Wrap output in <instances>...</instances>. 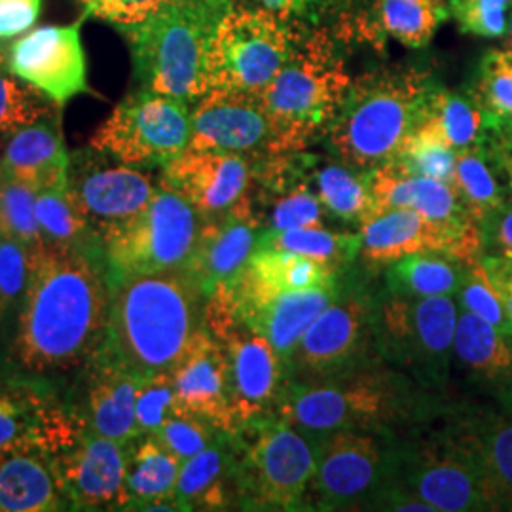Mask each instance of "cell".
<instances>
[{"instance_id":"9f6ffc18","label":"cell","mask_w":512,"mask_h":512,"mask_svg":"<svg viewBox=\"0 0 512 512\" xmlns=\"http://www.w3.org/2000/svg\"><path fill=\"white\" fill-rule=\"evenodd\" d=\"M482 262H484L486 272L494 283L495 291L499 294L505 311L512 321V260L482 256Z\"/></svg>"},{"instance_id":"ee69618b","label":"cell","mask_w":512,"mask_h":512,"mask_svg":"<svg viewBox=\"0 0 512 512\" xmlns=\"http://www.w3.org/2000/svg\"><path fill=\"white\" fill-rule=\"evenodd\" d=\"M35 249L0 236V332L12 329L33 274Z\"/></svg>"},{"instance_id":"7a4b0ae2","label":"cell","mask_w":512,"mask_h":512,"mask_svg":"<svg viewBox=\"0 0 512 512\" xmlns=\"http://www.w3.org/2000/svg\"><path fill=\"white\" fill-rule=\"evenodd\" d=\"M110 289L105 346L143 376L173 370L205 329L207 296L186 266L129 275Z\"/></svg>"},{"instance_id":"8d00e7d4","label":"cell","mask_w":512,"mask_h":512,"mask_svg":"<svg viewBox=\"0 0 512 512\" xmlns=\"http://www.w3.org/2000/svg\"><path fill=\"white\" fill-rule=\"evenodd\" d=\"M37 219L44 245L103 256L101 239L74 205L67 186L37 192Z\"/></svg>"},{"instance_id":"6f0895ef","label":"cell","mask_w":512,"mask_h":512,"mask_svg":"<svg viewBox=\"0 0 512 512\" xmlns=\"http://www.w3.org/2000/svg\"><path fill=\"white\" fill-rule=\"evenodd\" d=\"M258 8L274 12L279 18L289 19L296 14H304L313 6H319L323 0H255Z\"/></svg>"},{"instance_id":"7402d4cb","label":"cell","mask_w":512,"mask_h":512,"mask_svg":"<svg viewBox=\"0 0 512 512\" xmlns=\"http://www.w3.org/2000/svg\"><path fill=\"white\" fill-rule=\"evenodd\" d=\"M359 253L378 266L416 253H440L473 266L482 258V243L461 238L412 209H389L361 224Z\"/></svg>"},{"instance_id":"ab89813d","label":"cell","mask_w":512,"mask_h":512,"mask_svg":"<svg viewBox=\"0 0 512 512\" xmlns=\"http://www.w3.org/2000/svg\"><path fill=\"white\" fill-rule=\"evenodd\" d=\"M423 118L456 150L482 145L490 133L488 120L473 95L433 90Z\"/></svg>"},{"instance_id":"ac0fdd59","label":"cell","mask_w":512,"mask_h":512,"mask_svg":"<svg viewBox=\"0 0 512 512\" xmlns=\"http://www.w3.org/2000/svg\"><path fill=\"white\" fill-rule=\"evenodd\" d=\"M84 416L29 380H0V450L33 448L59 456L86 433Z\"/></svg>"},{"instance_id":"94428289","label":"cell","mask_w":512,"mask_h":512,"mask_svg":"<svg viewBox=\"0 0 512 512\" xmlns=\"http://www.w3.org/2000/svg\"><path fill=\"white\" fill-rule=\"evenodd\" d=\"M8 48L10 44H6L4 38H0V71H6V63H8Z\"/></svg>"},{"instance_id":"9a60e30c","label":"cell","mask_w":512,"mask_h":512,"mask_svg":"<svg viewBox=\"0 0 512 512\" xmlns=\"http://www.w3.org/2000/svg\"><path fill=\"white\" fill-rule=\"evenodd\" d=\"M156 188L137 167L112 164L109 154L101 150L92 147L71 156L67 192L101 243L141 213Z\"/></svg>"},{"instance_id":"74e56055","label":"cell","mask_w":512,"mask_h":512,"mask_svg":"<svg viewBox=\"0 0 512 512\" xmlns=\"http://www.w3.org/2000/svg\"><path fill=\"white\" fill-rule=\"evenodd\" d=\"M315 194L325 209L338 219L363 224L374 211L370 173L348 164L327 162L313 171Z\"/></svg>"},{"instance_id":"d6986e66","label":"cell","mask_w":512,"mask_h":512,"mask_svg":"<svg viewBox=\"0 0 512 512\" xmlns=\"http://www.w3.org/2000/svg\"><path fill=\"white\" fill-rule=\"evenodd\" d=\"M131 444L86 431L73 448L55 456L71 509L116 511L128 507Z\"/></svg>"},{"instance_id":"6125c7cd","label":"cell","mask_w":512,"mask_h":512,"mask_svg":"<svg viewBox=\"0 0 512 512\" xmlns=\"http://www.w3.org/2000/svg\"><path fill=\"white\" fill-rule=\"evenodd\" d=\"M10 135L6 133H0V160H2V154H4V148H6V141H8Z\"/></svg>"},{"instance_id":"4dcf8cb0","label":"cell","mask_w":512,"mask_h":512,"mask_svg":"<svg viewBox=\"0 0 512 512\" xmlns=\"http://www.w3.org/2000/svg\"><path fill=\"white\" fill-rule=\"evenodd\" d=\"M183 461L154 435H145L131 448L128 465V509L181 511L173 492Z\"/></svg>"},{"instance_id":"ffe728a7","label":"cell","mask_w":512,"mask_h":512,"mask_svg":"<svg viewBox=\"0 0 512 512\" xmlns=\"http://www.w3.org/2000/svg\"><path fill=\"white\" fill-rule=\"evenodd\" d=\"M255 164L249 156L186 148L164 165L162 183L190 203L202 219L228 213L249 194Z\"/></svg>"},{"instance_id":"52a82bcc","label":"cell","mask_w":512,"mask_h":512,"mask_svg":"<svg viewBox=\"0 0 512 512\" xmlns=\"http://www.w3.org/2000/svg\"><path fill=\"white\" fill-rule=\"evenodd\" d=\"M243 427L249 439L238 444L239 492L262 509L298 511L315 475L319 439L279 416L249 421Z\"/></svg>"},{"instance_id":"83f0119b","label":"cell","mask_w":512,"mask_h":512,"mask_svg":"<svg viewBox=\"0 0 512 512\" xmlns=\"http://www.w3.org/2000/svg\"><path fill=\"white\" fill-rule=\"evenodd\" d=\"M71 156L65 147L59 110L31 126L14 131L0 160V169L37 192L65 188Z\"/></svg>"},{"instance_id":"484cf974","label":"cell","mask_w":512,"mask_h":512,"mask_svg":"<svg viewBox=\"0 0 512 512\" xmlns=\"http://www.w3.org/2000/svg\"><path fill=\"white\" fill-rule=\"evenodd\" d=\"M171 372L177 412L203 418L222 433H238L226 351L209 330L203 329L196 336Z\"/></svg>"},{"instance_id":"3957f363","label":"cell","mask_w":512,"mask_h":512,"mask_svg":"<svg viewBox=\"0 0 512 512\" xmlns=\"http://www.w3.org/2000/svg\"><path fill=\"white\" fill-rule=\"evenodd\" d=\"M232 0H169L150 18L120 27L141 90L196 103L209 92L207 55Z\"/></svg>"},{"instance_id":"e7e4bbea","label":"cell","mask_w":512,"mask_h":512,"mask_svg":"<svg viewBox=\"0 0 512 512\" xmlns=\"http://www.w3.org/2000/svg\"><path fill=\"white\" fill-rule=\"evenodd\" d=\"M494 128L512 129V120H509V122H501V124H497V126H494Z\"/></svg>"},{"instance_id":"8fae6325","label":"cell","mask_w":512,"mask_h":512,"mask_svg":"<svg viewBox=\"0 0 512 512\" xmlns=\"http://www.w3.org/2000/svg\"><path fill=\"white\" fill-rule=\"evenodd\" d=\"M393 486L425 501L435 512L499 511L482 459L463 429L416 450H397Z\"/></svg>"},{"instance_id":"f907efd6","label":"cell","mask_w":512,"mask_h":512,"mask_svg":"<svg viewBox=\"0 0 512 512\" xmlns=\"http://www.w3.org/2000/svg\"><path fill=\"white\" fill-rule=\"evenodd\" d=\"M177 412L173 372H154L143 378L137 395V427L139 435H154L167 418Z\"/></svg>"},{"instance_id":"ba28073f","label":"cell","mask_w":512,"mask_h":512,"mask_svg":"<svg viewBox=\"0 0 512 512\" xmlns=\"http://www.w3.org/2000/svg\"><path fill=\"white\" fill-rule=\"evenodd\" d=\"M458 317L452 296L389 294L374 306V344L382 359L410 370L421 384L440 385L454 359Z\"/></svg>"},{"instance_id":"b9f144b4","label":"cell","mask_w":512,"mask_h":512,"mask_svg":"<svg viewBox=\"0 0 512 512\" xmlns=\"http://www.w3.org/2000/svg\"><path fill=\"white\" fill-rule=\"evenodd\" d=\"M456 156L458 150L450 147L439 131L423 118L420 126L414 129V133L406 139L403 148L391 162H395L406 173L452 184Z\"/></svg>"},{"instance_id":"cb8c5ba5","label":"cell","mask_w":512,"mask_h":512,"mask_svg":"<svg viewBox=\"0 0 512 512\" xmlns=\"http://www.w3.org/2000/svg\"><path fill=\"white\" fill-rule=\"evenodd\" d=\"M374 211L370 217L389 209H412L461 238L482 243L480 222L469 213L454 184L406 173L395 162L370 171Z\"/></svg>"},{"instance_id":"f6af8a7d","label":"cell","mask_w":512,"mask_h":512,"mask_svg":"<svg viewBox=\"0 0 512 512\" xmlns=\"http://www.w3.org/2000/svg\"><path fill=\"white\" fill-rule=\"evenodd\" d=\"M473 97L484 112L490 129L512 120L511 50H494L484 55Z\"/></svg>"},{"instance_id":"8992f818","label":"cell","mask_w":512,"mask_h":512,"mask_svg":"<svg viewBox=\"0 0 512 512\" xmlns=\"http://www.w3.org/2000/svg\"><path fill=\"white\" fill-rule=\"evenodd\" d=\"M353 80L325 33H315L296 50L260 93L272 126L268 156L296 154L327 133Z\"/></svg>"},{"instance_id":"f35d334b","label":"cell","mask_w":512,"mask_h":512,"mask_svg":"<svg viewBox=\"0 0 512 512\" xmlns=\"http://www.w3.org/2000/svg\"><path fill=\"white\" fill-rule=\"evenodd\" d=\"M490 160V152L484 143L461 148L456 156L452 181L461 202L480 224L507 202V188L499 183Z\"/></svg>"},{"instance_id":"91938a15","label":"cell","mask_w":512,"mask_h":512,"mask_svg":"<svg viewBox=\"0 0 512 512\" xmlns=\"http://www.w3.org/2000/svg\"><path fill=\"white\" fill-rule=\"evenodd\" d=\"M488 148V147H486ZM488 152H490V156H492V160H494V164L503 171V175L507 177V194L511 196L512 200V160L511 158H505V156H499V154H494L490 148H488Z\"/></svg>"},{"instance_id":"11a10c76","label":"cell","mask_w":512,"mask_h":512,"mask_svg":"<svg viewBox=\"0 0 512 512\" xmlns=\"http://www.w3.org/2000/svg\"><path fill=\"white\" fill-rule=\"evenodd\" d=\"M42 0H0V38L12 40L35 27Z\"/></svg>"},{"instance_id":"60d3db41","label":"cell","mask_w":512,"mask_h":512,"mask_svg":"<svg viewBox=\"0 0 512 512\" xmlns=\"http://www.w3.org/2000/svg\"><path fill=\"white\" fill-rule=\"evenodd\" d=\"M361 234H338L325 226L315 228H293V230H264L258 238V247L293 251L327 264L340 272L353 256L359 253Z\"/></svg>"},{"instance_id":"836d02e7","label":"cell","mask_w":512,"mask_h":512,"mask_svg":"<svg viewBox=\"0 0 512 512\" xmlns=\"http://www.w3.org/2000/svg\"><path fill=\"white\" fill-rule=\"evenodd\" d=\"M236 476V454L230 452V435L183 461L173 497L181 511L222 509L228 503L226 480Z\"/></svg>"},{"instance_id":"d6a6232c","label":"cell","mask_w":512,"mask_h":512,"mask_svg":"<svg viewBox=\"0 0 512 512\" xmlns=\"http://www.w3.org/2000/svg\"><path fill=\"white\" fill-rule=\"evenodd\" d=\"M338 272L293 251L256 247L238 283L260 293H285L336 285Z\"/></svg>"},{"instance_id":"7bdbcfd3","label":"cell","mask_w":512,"mask_h":512,"mask_svg":"<svg viewBox=\"0 0 512 512\" xmlns=\"http://www.w3.org/2000/svg\"><path fill=\"white\" fill-rule=\"evenodd\" d=\"M0 236L38 249L44 245L37 219V190L0 169Z\"/></svg>"},{"instance_id":"f546056e","label":"cell","mask_w":512,"mask_h":512,"mask_svg":"<svg viewBox=\"0 0 512 512\" xmlns=\"http://www.w3.org/2000/svg\"><path fill=\"white\" fill-rule=\"evenodd\" d=\"M454 357L476 382L494 387L503 397L512 395V334L459 308Z\"/></svg>"},{"instance_id":"2e32d148","label":"cell","mask_w":512,"mask_h":512,"mask_svg":"<svg viewBox=\"0 0 512 512\" xmlns=\"http://www.w3.org/2000/svg\"><path fill=\"white\" fill-rule=\"evenodd\" d=\"M374 306L363 294L340 291L306 330L285 366L287 382H310L368 363Z\"/></svg>"},{"instance_id":"6da1fadb","label":"cell","mask_w":512,"mask_h":512,"mask_svg":"<svg viewBox=\"0 0 512 512\" xmlns=\"http://www.w3.org/2000/svg\"><path fill=\"white\" fill-rule=\"evenodd\" d=\"M109 274L103 256L42 245L19 308L12 351L31 374L90 361L107 340Z\"/></svg>"},{"instance_id":"be15d7a7","label":"cell","mask_w":512,"mask_h":512,"mask_svg":"<svg viewBox=\"0 0 512 512\" xmlns=\"http://www.w3.org/2000/svg\"><path fill=\"white\" fill-rule=\"evenodd\" d=\"M507 37H509V48H507V50H511L512 52V10L511 14H509V25H507Z\"/></svg>"},{"instance_id":"5bb4252c","label":"cell","mask_w":512,"mask_h":512,"mask_svg":"<svg viewBox=\"0 0 512 512\" xmlns=\"http://www.w3.org/2000/svg\"><path fill=\"white\" fill-rule=\"evenodd\" d=\"M190 103L139 90L110 112L95 131L92 147L133 167L169 164L190 147Z\"/></svg>"},{"instance_id":"f5cc1de1","label":"cell","mask_w":512,"mask_h":512,"mask_svg":"<svg viewBox=\"0 0 512 512\" xmlns=\"http://www.w3.org/2000/svg\"><path fill=\"white\" fill-rule=\"evenodd\" d=\"M84 14L120 27L137 25L156 14L169 0H78Z\"/></svg>"},{"instance_id":"1f68e13d","label":"cell","mask_w":512,"mask_h":512,"mask_svg":"<svg viewBox=\"0 0 512 512\" xmlns=\"http://www.w3.org/2000/svg\"><path fill=\"white\" fill-rule=\"evenodd\" d=\"M461 429L482 459L499 511H512V395L503 397L501 408L471 416Z\"/></svg>"},{"instance_id":"7c38bea8","label":"cell","mask_w":512,"mask_h":512,"mask_svg":"<svg viewBox=\"0 0 512 512\" xmlns=\"http://www.w3.org/2000/svg\"><path fill=\"white\" fill-rule=\"evenodd\" d=\"M397 446L382 431L342 429L319 440L310 488L321 511H376L395 482Z\"/></svg>"},{"instance_id":"681fc988","label":"cell","mask_w":512,"mask_h":512,"mask_svg":"<svg viewBox=\"0 0 512 512\" xmlns=\"http://www.w3.org/2000/svg\"><path fill=\"white\" fill-rule=\"evenodd\" d=\"M222 435L224 433L209 421L186 412H175L171 418L165 420L158 433H154V437L181 461L200 454L205 448L215 444Z\"/></svg>"},{"instance_id":"4316f807","label":"cell","mask_w":512,"mask_h":512,"mask_svg":"<svg viewBox=\"0 0 512 512\" xmlns=\"http://www.w3.org/2000/svg\"><path fill=\"white\" fill-rule=\"evenodd\" d=\"M88 363L92 376L84 416L86 429L124 444L141 439L137 395L145 376L124 365L105 344Z\"/></svg>"},{"instance_id":"816d5d0a","label":"cell","mask_w":512,"mask_h":512,"mask_svg":"<svg viewBox=\"0 0 512 512\" xmlns=\"http://www.w3.org/2000/svg\"><path fill=\"white\" fill-rule=\"evenodd\" d=\"M512 0H450V14L463 33L497 38L507 33Z\"/></svg>"},{"instance_id":"4fadbf2b","label":"cell","mask_w":512,"mask_h":512,"mask_svg":"<svg viewBox=\"0 0 512 512\" xmlns=\"http://www.w3.org/2000/svg\"><path fill=\"white\" fill-rule=\"evenodd\" d=\"M205 329L226 351L232 410L239 427L268 418L287 382L285 363L274 346L245 325L230 296L213 293L205 302Z\"/></svg>"},{"instance_id":"30bf717a","label":"cell","mask_w":512,"mask_h":512,"mask_svg":"<svg viewBox=\"0 0 512 512\" xmlns=\"http://www.w3.org/2000/svg\"><path fill=\"white\" fill-rule=\"evenodd\" d=\"M202 217L190 203L160 184L147 207L103 241L110 285L129 275L179 268L196 247Z\"/></svg>"},{"instance_id":"db71d44e","label":"cell","mask_w":512,"mask_h":512,"mask_svg":"<svg viewBox=\"0 0 512 512\" xmlns=\"http://www.w3.org/2000/svg\"><path fill=\"white\" fill-rule=\"evenodd\" d=\"M482 256L512 260V200L501 205L480 224Z\"/></svg>"},{"instance_id":"44dd1931","label":"cell","mask_w":512,"mask_h":512,"mask_svg":"<svg viewBox=\"0 0 512 512\" xmlns=\"http://www.w3.org/2000/svg\"><path fill=\"white\" fill-rule=\"evenodd\" d=\"M194 150L268 156L272 126L262 97L256 93L209 90L190 114Z\"/></svg>"},{"instance_id":"680465c9","label":"cell","mask_w":512,"mask_h":512,"mask_svg":"<svg viewBox=\"0 0 512 512\" xmlns=\"http://www.w3.org/2000/svg\"><path fill=\"white\" fill-rule=\"evenodd\" d=\"M486 143H490V150L499 156L512 160V129L492 128L488 133Z\"/></svg>"},{"instance_id":"bcb514c9","label":"cell","mask_w":512,"mask_h":512,"mask_svg":"<svg viewBox=\"0 0 512 512\" xmlns=\"http://www.w3.org/2000/svg\"><path fill=\"white\" fill-rule=\"evenodd\" d=\"M57 110L61 107L44 93L21 82L14 74L10 76L0 71V133L12 135L18 129L52 116Z\"/></svg>"},{"instance_id":"d590c367","label":"cell","mask_w":512,"mask_h":512,"mask_svg":"<svg viewBox=\"0 0 512 512\" xmlns=\"http://www.w3.org/2000/svg\"><path fill=\"white\" fill-rule=\"evenodd\" d=\"M444 0H372V27L406 48L427 46L446 19Z\"/></svg>"},{"instance_id":"d4e9b609","label":"cell","mask_w":512,"mask_h":512,"mask_svg":"<svg viewBox=\"0 0 512 512\" xmlns=\"http://www.w3.org/2000/svg\"><path fill=\"white\" fill-rule=\"evenodd\" d=\"M262 224L249 196L228 213L202 219L192 256L184 264L209 296L217 287L238 281L258 247Z\"/></svg>"},{"instance_id":"e0dca14e","label":"cell","mask_w":512,"mask_h":512,"mask_svg":"<svg viewBox=\"0 0 512 512\" xmlns=\"http://www.w3.org/2000/svg\"><path fill=\"white\" fill-rule=\"evenodd\" d=\"M86 14L69 25L33 27L8 48L6 71L29 84L57 107L78 95H93L88 84V61L82 46Z\"/></svg>"},{"instance_id":"9c48e42d","label":"cell","mask_w":512,"mask_h":512,"mask_svg":"<svg viewBox=\"0 0 512 512\" xmlns=\"http://www.w3.org/2000/svg\"><path fill=\"white\" fill-rule=\"evenodd\" d=\"M287 19L264 8L232 6L207 55L209 90L264 92L296 50Z\"/></svg>"},{"instance_id":"277c9868","label":"cell","mask_w":512,"mask_h":512,"mask_svg":"<svg viewBox=\"0 0 512 512\" xmlns=\"http://www.w3.org/2000/svg\"><path fill=\"white\" fill-rule=\"evenodd\" d=\"M433 90L429 76L416 69L361 76L330 124V147L365 173L391 162L420 126Z\"/></svg>"},{"instance_id":"603a6c76","label":"cell","mask_w":512,"mask_h":512,"mask_svg":"<svg viewBox=\"0 0 512 512\" xmlns=\"http://www.w3.org/2000/svg\"><path fill=\"white\" fill-rule=\"evenodd\" d=\"M226 287L234 298L239 319L274 346L285 366L311 323L342 291L338 283L285 293L251 291L238 281Z\"/></svg>"},{"instance_id":"c3c4849f","label":"cell","mask_w":512,"mask_h":512,"mask_svg":"<svg viewBox=\"0 0 512 512\" xmlns=\"http://www.w3.org/2000/svg\"><path fill=\"white\" fill-rule=\"evenodd\" d=\"M458 296L461 310L471 311L486 323L494 325L495 329L512 334L511 317L507 315L505 306L495 291L494 283L486 272L482 258L473 266H467V274Z\"/></svg>"},{"instance_id":"e575fe53","label":"cell","mask_w":512,"mask_h":512,"mask_svg":"<svg viewBox=\"0 0 512 512\" xmlns=\"http://www.w3.org/2000/svg\"><path fill=\"white\" fill-rule=\"evenodd\" d=\"M467 266L440 253H416L393 262L387 270L389 294L454 296L461 289Z\"/></svg>"},{"instance_id":"f1b7e54d","label":"cell","mask_w":512,"mask_h":512,"mask_svg":"<svg viewBox=\"0 0 512 512\" xmlns=\"http://www.w3.org/2000/svg\"><path fill=\"white\" fill-rule=\"evenodd\" d=\"M67 505L55 456L33 448L0 450V512H54Z\"/></svg>"},{"instance_id":"5b68a950","label":"cell","mask_w":512,"mask_h":512,"mask_svg":"<svg viewBox=\"0 0 512 512\" xmlns=\"http://www.w3.org/2000/svg\"><path fill=\"white\" fill-rule=\"evenodd\" d=\"M277 416L315 439L342 431H382L412 416L414 391L403 374L370 361L310 382H285Z\"/></svg>"},{"instance_id":"7dc6e473","label":"cell","mask_w":512,"mask_h":512,"mask_svg":"<svg viewBox=\"0 0 512 512\" xmlns=\"http://www.w3.org/2000/svg\"><path fill=\"white\" fill-rule=\"evenodd\" d=\"M270 211L262 220L264 230H293V228H315L325 224V205L311 190L308 183L294 184L270 200Z\"/></svg>"}]
</instances>
